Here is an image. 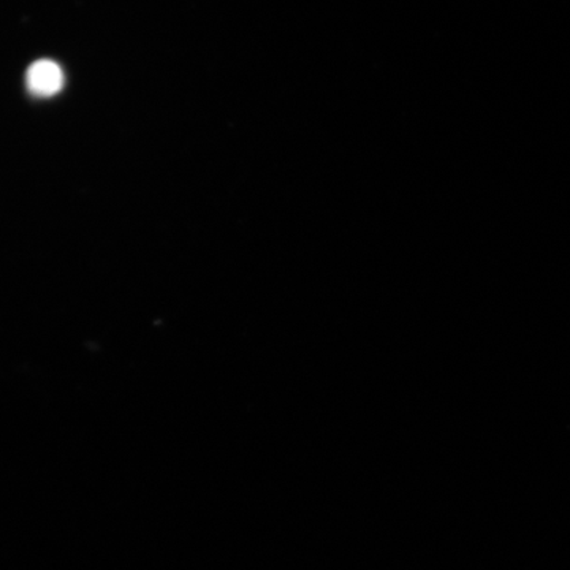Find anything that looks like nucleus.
<instances>
[{
	"label": "nucleus",
	"instance_id": "nucleus-1",
	"mask_svg": "<svg viewBox=\"0 0 570 570\" xmlns=\"http://www.w3.org/2000/svg\"><path fill=\"white\" fill-rule=\"evenodd\" d=\"M29 91L37 97H51L61 91L63 86V73L61 67L52 61H39L32 63L28 70Z\"/></svg>",
	"mask_w": 570,
	"mask_h": 570
}]
</instances>
